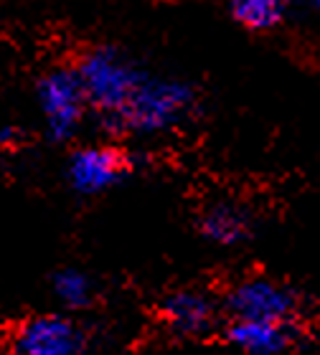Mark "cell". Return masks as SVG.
I'll return each mask as SVG.
<instances>
[{"label": "cell", "mask_w": 320, "mask_h": 355, "mask_svg": "<svg viewBox=\"0 0 320 355\" xmlns=\"http://www.w3.org/2000/svg\"><path fill=\"white\" fill-rule=\"evenodd\" d=\"M90 335L74 318L46 312L23 320L10 333V355H84Z\"/></svg>", "instance_id": "cell-4"}, {"label": "cell", "mask_w": 320, "mask_h": 355, "mask_svg": "<svg viewBox=\"0 0 320 355\" xmlns=\"http://www.w3.org/2000/svg\"><path fill=\"white\" fill-rule=\"evenodd\" d=\"M38 102L44 110L49 132L56 140H67L79 130L82 119L90 112L87 96H84L79 74L71 64H61L56 69H49L38 82Z\"/></svg>", "instance_id": "cell-5"}, {"label": "cell", "mask_w": 320, "mask_h": 355, "mask_svg": "<svg viewBox=\"0 0 320 355\" xmlns=\"http://www.w3.org/2000/svg\"><path fill=\"white\" fill-rule=\"evenodd\" d=\"M298 338L295 325L267 320H229L226 340L246 355H280L292 348Z\"/></svg>", "instance_id": "cell-8"}, {"label": "cell", "mask_w": 320, "mask_h": 355, "mask_svg": "<svg viewBox=\"0 0 320 355\" xmlns=\"http://www.w3.org/2000/svg\"><path fill=\"white\" fill-rule=\"evenodd\" d=\"M199 92L178 79L148 76L119 122L117 135H158L178 127L196 110Z\"/></svg>", "instance_id": "cell-2"}, {"label": "cell", "mask_w": 320, "mask_h": 355, "mask_svg": "<svg viewBox=\"0 0 320 355\" xmlns=\"http://www.w3.org/2000/svg\"><path fill=\"white\" fill-rule=\"evenodd\" d=\"M133 171V160L117 145H90L69 157L67 178L82 196H97L125 180Z\"/></svg>", "instance_id": "cell-6"}, {"label": "cell", "mask_w": 320, "mask_h": 355, "mask_svg": "<svg viewBox=\"0 0 320 355\" xmlns=\"http://www.w3.org/2000/svg\"><path fill=\"white\" fill-rule=\"evenodd\" d=\"M310 3H313V8L320 13V0H310Z\"/></svg>", "instance_id": "cell-12"}, {"label": "cell", "mask_w": 320, "mask_h": 355, "mask_svg": "<svg viewBox=\"0 0 320 355\" xmlns=\"http://www.w3.org/2000/svg\"><path fill=\"white\" fill-rule=\"evenodd\" d=\"M51 289L53 297L59 300V304H64L67 310H84L94 300V282L82 269H61V272H56Z\"/></svg>", "instance_id": "cell-11"}, {"label": "cell", "mask_w": 320, "mask_h": 355, "mask_svg": "<svg viewBox=\"0 0 320 355\" xmlns=\"http://www.w3.org/2000/svg\"><path fill=\"white\" fill-rule=\"evenodd\" d=\"M160 320L173 335L206 338L221 322V304L201 289H178L163 300Z\"/></svg>", "instance_id": "cell-7"}, {"label": "cell", "mask_w": 320, "mask_h": 355, "mask_svg": "<svg viewBox=\"0 0 320 355\" xmlns=\"http://www.w3.org/2000/svg\"><path fill=\"white\" fill-rule=\"evenodd\" d=\"M69 64L79 74L90 112L97 114L110 132H117L125 112L150 74L135 67L119 49L105 44L82 46Z\"/></svg>", "instance_id": "cell-1"}, {"label": "cell", "mask_w": 320, "mask_h": 355, "mask_svg": "<svg viewBox=\"0 0 320 355\" xmlns=\"http://www.w3.org/2000/svg\"><path fill=\"white\" fill-rule=\"evenodd\" d=\"M224 310L231 320H267L283 325H298L303 300L292 287L267 277H249L226 292Z\"/></svg>", "instance_id": "cell-3"}, {"label": "cell", "mask_w": 320, "mask_h": 355, "mask_svg": "<svg viewBox=\"0 0 320 355\" xmlns=\"http://www.w3.org/2000/svg\"><path fill=\"white\" fill-rule=\"evenodd\" d=\"M199 229L216 246H239L252 239L254 221L237 203H214L201 214Z\"/></svg>", "instance_id": "cell-9"}, {"label": "cell", "mask_w": 320, "mask_h": 355, "mask_svg": "<svg viewBox=\"0 0 320 355\" xmlns=\"http://www.w3.org/2000/svg\"><path fill=\"white\" fill-rule=\"evenodd\" d=\"M292 0H229V15L252 33H269L285 26Z\"/></svg>", "instance_id": "cell-10"}]
</instances>
